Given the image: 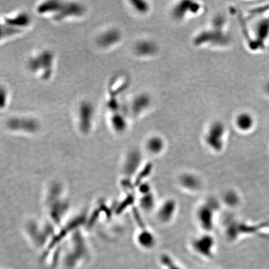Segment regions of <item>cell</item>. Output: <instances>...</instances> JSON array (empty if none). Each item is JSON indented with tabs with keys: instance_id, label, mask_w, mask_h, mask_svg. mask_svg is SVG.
<instances>
[{
	"instance_id": "cell-17",
	"label": "cell",
	"mask_w": 269,
	"mask_h": 269,
	"mask_svg": "<svg viewBox=\"0 0 269 269\" xmlns=\"http://www.w3.org/2000/svg\"><path fill=\"white\" fill-rule=\"evenodd\" d=\"M131 4L133 9L139 13L145 14L150 10V6L147 2L142 1V0L131 2Z\"/></svg>"
},
{
	"instance_id": "cell-5",
	"label": "cell",
	"mask_w": 269,
	"mask_h": 269,
	"mask_svg": "<svg viewBox=\"0 0 269 269\" xmlns=\"http://www.w3.org/2000/svg\"><path fill=\"white\" fill-rule=\"evenodd\" d=\"M177 211V203L174 199L165 200L159 206L156 213L161 223L168 224L174 220Z\"/></svg>"
},
{
	"instance_id": "cell-2",
	"label": "cell",
	"mask_w": 269,
	"mask_h": 269,
	"mask_svg": "<svg viewBox=\"0 0 269 269\" xmlns=\"http://www.w3.org/2000/svg\"><path fill=\"white\" fill-rule=\"evenodd\" d=\"M191 248L199 256L211 258L214 256L215 240L210 233L204 232L196 236L191 243Z\"/></svg>"
},
{
	"instance_id": "cell-10",
	"label": "cell",
	"mask_w": 269,
	"mask_h": 269,
	"mask_svg": "<svg viewBox=\"0 0 269 269\" xmlns=\"http://www.w3.org/2000/svg\"><path fill=\"white\" fill-rule=\"evenodd\" d=\"M142 158L139 151L133 150L129 152L125 160V172L132 175L142 164Z\"/></svg>"
},
{
	"instance_id": "cell-1",
	"label": "cell",
	"mask_w": 269,
	"mask_h": 269,
	"mask_svg": "<svg viewBox=\"0 0 269 269\" xmlns=\"http://www.w3.org/2000/svg\"><path fill=\"white\" fill-rule=\"evenodd\" d=\"M226 128L223 123L215 122L211 123L206 131L205 142L211 150L219 152L224 147Z\"/></svg>"
},
{
	"instance_id": "cell-14",
	"label": "cell",
	"mask_w": 269,
	"mask_h": 269,
	"mask_svg": "<svg viewBox=\"0 0 269 269\" xmlns=\"http://www.w3.org/2000/svg\"><path fill=\"white\" fill-rule=\"evenodd\" d=\"M112 127L119 133L124 132L127 130L128 123L125 115L120 112H115L111 118Z\"/></svg>"
},
{
	"instance_id": "cell-12",
	"label": "cell",
	"mask_w": 269,
	"mask_h": 269,
	"mask_svg": "<svg viewBox=\"0 0 269 269\" xmlns=\"http://www.w3.org/2000/svg\"><path fill=\"white\" fill-rule=\"evenodd\" d=\"M122 35L119 30L110 29L101 35L100 44L104 48L112 47L120 43Z\"/></svg>"
},
{
	"instance_id": "cell-7",
	"label": "cell",
	"mask_w": 269,
	"mask_h": 269,
	"mask_svg": "<svg viewBox=\"0 0 269 269\" xmlns=\"http://www.w3.org/2000/svg\"><path fill=\"white\" fill-rule=\"evenodd\" d=\"M255 118L253 115L248 111L241 112L236 115L234 125L238 130L242 132H248L254 128Z\"/></svg>"
},
{
	"instance_id": "cell-6",
	"label": "cell",
	"mask_w": 269,
	"mask_h": 269,
	"mask_svg": "<svg viewBox=\"0 0 269 269\" xmlns=\"http://www.w3.org/2000/svg\"><path fill=\"white\" fill-rule=\"evenodd\" d=\"M178 183L184 190L191 193L199 191L203 186L199 176L189 172L181 175L178 179Z\"/></svg>"
},
{
	"instance_id": "cell-9",
	"label": "cell",
	"mask_w": 269,
	"mask_h": 269,
	"mask_svg": "<svg viewBox=\"0 0 269 269\" xmlns=\"http://www.w3.org/2000/svg\"><path fill=\"white\" fill-rule=\"evenodd\" d=\"M166 144L162 137L154 136L150 137L145 144V148L150 155L158 156L161 154L165 149Z\"/></svg>"
},
{
	"instance_id": "cell-13",
	"label": "cell",
	"mask_w": 269,
	"mask_h": 269,
	"mask_svg": "<svg viewBox=\"0 0 269 269\" xmlns=\"http://www.w3.org/2000/svg\"><path fill=\"white\" fill-rule=\"evenodd\" d=\"M137 242L143 249L150 250L154 248L156 240L155 235L152 232L145 229L137 235Z\"/></svg>"
},
{
	"instance_id": "cell-16",
	"label": "cell",
	"mask_w": 269,
	"mask_h": 269,
	"mask_svg": "<svg viewBox=\"0 0 269 269\" xmlns=\"http://www.w3.org/2000/svg\"><path fill=\"white\" fill-rule=\"evenodd\" d=\"M160 259L162 265L165 269H183L168 255H163Z\"/></svg>"
},
{
	"instance_id": "cell-4",
	"label": "cell",
	"mask_w": 269,
	"mask_h": 269,
	"mask_svg": "<svg viewBox=\"0 0 269 269\" xmlns=\"http://www.w3.org/2000/svg\"><path fill=\"white\" fill-rule=\"evenodd\" d=\"M203 6L199 3L191 1H183L178 3L172 11L173 16L179 21L199 15L202 12Z\"/></svg>"
},
{
	"instance_id": "cell-15",
	"label": "cell",
	"mask_w": 269,
	"mask_h": 269,
	"mask_svg": "<svg viewBox=\"0 0 269 269\" xmlns=\"http://www.w3.org/2000/svg\"><path fill=\"white\" fill-rule=\"evenodd\" d=\"M142 197L140 199V205L147 212L153 210L155 208L156 200L154 194L151 191L142 193Z\"/></svg>"
},
{
	"instance_id": "cell-3",
	"label": "cell",
	"mask_w": 269,
	"mask_h": 269,
	"mask_svg": "<svg viewBox=\"0 0 269 269\" xmlns=\"http://www.w3.org/2000/svg\"><path fill=\"white\" fill-rule=\"evenodd\" d=\"M215 207L212 203H204L199 206L196 212L197 223L203 231L210 233L215 224Z\"/></svg>"
},
{
	"instance_id": "cell-8",
	"label": "cell",
	"mask_w": 269,
	"mask_h": 269,
	"mask_svg": "<svg viewBox=\"0 0 269 269\" xmlns=\"http://www.w3.org/2000/svg\"><path fill=\"white\" fill-rule=\"evenodd\" d=\"M158 49L157 45L153 41L147 40L139 41L134 46V53L142 57L154 56Z\"/></svg>"
},
{
	"instance_id": "cell-11",
	"label": "cell",
	"mask_w": 269,
	"mask_h": 269,
	"mask_svg": "<svg viewBox=\"0 0 269 269\" xmlns=\"http://www.w3.org/2000/svg\"><path fill=\"white\" fill-rule=\"evenodd\" d=\"M151 98L149 95L146 94H141L136 96L131 103V111L136 115L144 113L151 105Z\"/></svg>"
}]
</instances>
